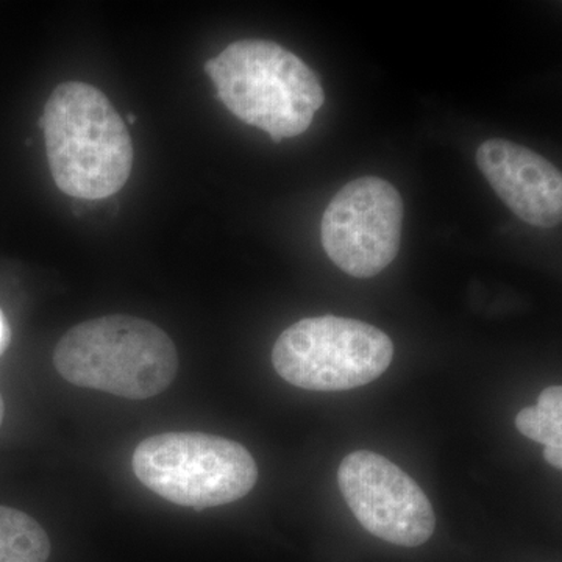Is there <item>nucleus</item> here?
I'll list each match as a JSON object with an SVG mask.
<instances>
[{"label":"nucleus","mask_w":562,"mask_h":562,"mask_svg":"<svg viewBox=\"0 0 562 562\" xmlns=\"http://www.w3.org/2000/svg\"><path fill=\"white\" fill-rule=\"evenodd\" d=\"M50 173L70 198L101 201L131 177L133 144L127 124L101 90L81 81L58 85L44 106Z\"/></svg>","instance_id":"1"},{"label":"nucleus","mask_w":562,"mask_h":562,"mask_svg":"<svg viewBox=\"0 0 562 562\" xmlns=\"http://www.w3.org/2000/svg\"><path fill=\"white\" fill-rule=\"evenodd\" d=\"M205 72L227 110L276 143L308 131L325 102L316 74L272 41H236L205 63Z\"/></svg>","instance_id":"2"},{"label":"nucleus","mask_w":562,"mask_h":562,"mask_svg":"<svg viewBox=\"0 0 562 562\" xmlns=\"http://www.w3.org/2000/svg\"><path fill=\"white\" fill-rule=\"evenodd\" d=\"M54 364L76 386L144 401L168 390L179 353L157 325L114 314L70 328L55 347Z\"/></svg>","instance_id":"3"},{"label":"nucleus","mask_w":562,"mask_h":562,"mask_svg":"<svg viewBox=\"0 0 562 562\" xmlns=\"http://www.w3.org/2000/svg\"><path fill=\"white\" fill-rule=\"evenodd\" d=\"M136 479L165 501L188 508H211L254 490L258 468L241 443L205 432H162L136 447Z\"/></svg>","instance_id":"4"},{"label":"nucleus","mask_w":562,"mask_h":562,"mask_svg":"<svg viewBox=\"0 0 562 562\" xmlns=\"http://www.w3.org/2000/svg\"><path fill=\"white\" fill-rule=\"evenodd\" d=\"M394 358L386 333L346 317H306L286 328L272 350L281 379L308 391H349L383 375Z\"/></svg>","instance_id":"5"},{"label":"nucleus","mask_w":562,"mask_h":562,"mask_svg":"<svg viewBox=\"0 0 562 562\" xmlns=\"http://www.w3.org/2000/svg\"><path fill=\"white\" fill-rule=\"evenodd\" d=\"M403 201L390 181L361 177L333 198L321 224L325 254L355 279L384 271L401 250Z\"/></svg>","instance_id":"6"},{"label":"nucleus","mask_w":562,"mask_h":562,"mask_svg":"<svg viewBox=\"0 0 562 562\" xmlns=\"http://www.w3.org/2000/svg\"><path fill=\"white\" fill-rule=\"evenodd\" d=\"M344 501L371 535L402 547H419L431 538L435 512L408 473L368 450L344 458L338 471Z\"/></svg>","instance_id":"7"},{"label":"nucleus","mask_w":562,"mask_h":562,"mask_svg":"<svg viewBox=\"0 0 562 562\" xmlns=\"http://www.w3.org/2000/svg\"><path fill=\"white\" fill-rule=\"evenodd\" d=\"M476 165L492 190L519 220L553 228L562 220L561 172L541 155L506 139H487Z\"/></svg>","instance_id":"8"},{"label":"nucleus","mask_w":562,"mask_h":562,"mask_svg":"<svg viewBox=\"0 0 562 562\" xmlns=\"http://www.w3.org/2000/svg\"><path fill=\"white\" fill-rule=\"evenodd\" d=\"M49 557L44 528L29 514L0 506V562H47Z\"/></svg>","instance_id":"9"},{"label":"nucleus","mask_w":562,"mask_h":562,"mask_svg":"<svg viewBox=\"0 0 562 562\" xmlns=\"http://www.w3.org/2000/svg\"><path fill=\"white\" fill-rule=\"evenodd\" d=\"M517 430L543 449L562 450V387L550 386L539 395L538 405L517 414Z\"/></svg>","instance_id":"10"},{"label":"nucleus","mask_w":562,"mask_h":562,"mask_svg":"<svg viewBox=\"0 0 562 562\" xmlns=\"http://www.w3.org/2000/svg\"><path fill=\"white\" fill-rule=\"evenodd\" d=\"M10 325L9 322L5 319V314L2 313V310H0V355L5 351L7 346H9L10 342Z\"/></svg>","instance_id":"11"},{"label":"nucleus","mask_w":562,"mask_h":562,"mask_svg":"<svg viewBox=\"0 0 562 562\" xmlns=\"http://www.w3.org/2000/svg\"><path fill=\"white\" fill-rule=\"evenodd\" d=\"M3 416H5V403H3L2 395H0V427H2Z\"/></svg>","instance_id":"12"}]
</instances>
